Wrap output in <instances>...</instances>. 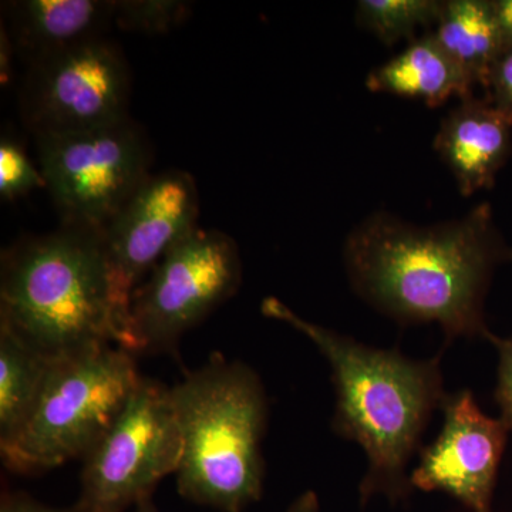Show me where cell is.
Returning a JSON list of instances; mask_svg holds the SVG:
<instances>
[{"label": "cell", "instance_id": "cell-1", "mask_svg": "<svg viewBox=\"0 0 512 512\" xmlns=\"http://www.w3.org/2000/svg\"><path fill=\"white\" fill-rule=\"evenodd\" d=\"M510 255L488 202L427 227L373 212L343 245L359 298L402 325L436 323L448 342L487 339L485 298L495 268Z\"/></svg>", "mask_w": 512, "mask_h": 512}, {"label": "cell", "instance_id": "cell-2", "mask_svg": "<svg viewBox=\"0 0 512 512\" xmlns=\"http://www.w3.org/2000/svg\"><path fill=\"white\" fill-rule=\"evenodd\" d=\"M261 312L301 332L328 360L336 394L333 430L359 444L369 463L359 485L360 503L377 495L393 504L406 500L413 490L407 466L448 396L440 356L416 360L399 350L363 345L301 318L272 296L264 299Z\"/></svg>", "mask_w": 512, "mask_h": 512}, {"label": "cell", "instance_id": "cell-3", "mask_svg": "<svg viewBox=\"0 0 512 512\" xmlns=\"http://www.w3.org/2000/svg\"><path fill=\"white\" fill-rule=\"evenodd\" d=\"M0 323L50 362L119 346L103 231L60 225L3 251Z\"/></svg>", "mask_w": 512, "mask_h": 512}, {"label": "cell", "instance_id": "cell-4", "mask_svg": "<svg viewBox=\"0 0 512 512\" xmlns=\"http://www.w3.org/2000/svg\"><path fill=\"white\" fill-rule=\"evenodd\" d=\"M183 454L177 478L185 500L244 512L264 491L262 457L268 397L251 367L214 356L171 387Z\"/></svg>", "mask_w": 512, "mask_h": 512}, {"label": "cell", "instance_id": "cell-5", "mask_svg": "<svg viewBox=\"0 0 512 512\" xmlns=\"http://www.w3.org/2000/svg\"><path fill=\"white\" fill-rule=\"evenodd\" d=\"M141 377L133 355L114 345L55 360L28 420L0 444L3 464L29 476L86 457Z\"/></svg>", "mask_w": 512, "mask_h": 512}, {"label": "cell", "instance_id": "cell-6", "mask_svg": "<svg viewBox=\"0 0 512 512\" xmlns=\"http://www.w3.org/2000/svg\"><path fill=\"white\" fill-rule=\"evenodd\" d=\"M241 282L235 239L218 229H195L134 292L119 348L131 355L174 350L185 332L237 293Z\"/></svg>", "mask_w": 512, "mask_h": 512}, {"label": "cell", "instance_id": "cell-7", "mask_svg": "<svg viewBox=\"0 0 512 512\" xmlns=\"http://www.w3.org/2000/svg\"><path fill=\"white\" fill-rule=\"evenodd\" d=\"M35 140L60 225L103 231L150 175V144L131 119Z\"/></svg>", "mask_w": 512, "mask_h": 512}, {"label": "cell", "instance_id": "cell-8", "mask_svg": "<svg viewBox=\"0 0 512 512\" xmlns=\"http://www.w3.org/2000/svg\"><path fill=\"white\" fill-rule=\"evenodd\" d=\"M183 454L171 387L141 377L99 443L83 458L79 512H124L153 498Z\"/></svg>", "mask_w": 512, "mask_h": 512}, {"label": "cell", "instance_id": "cell-9", "mask_svg": "<svg viewBox=\"0 0 512 512\" xmlns=\"http://www.w3.org/2000/svg\"><path fill=\"white\" fill-rule=\"evenodd\" d=\"M130 90L120 47L94 37L29 64L20 113L33 136L113 126L130 119Z\"/></svg>", "mask_w": 512, "mask_h": 512}, {"label": "cell", "instance_id": "cell-10", "mask_svg": "<svg viewBox=\"0 0 512 512\" xmlns=\"http://www.w3.org/2000/svg\"><path fill=\"white\" fill-rule=\"evenodd\" d=\"M198 217L194 177L171 168L148 175L103 229L120 338L134 292L170 249L200 228Z\"/></svg>", "mask_w": 512, "mask_h": 512}, {"label": "cell", "instance_id": "cell-11", "mask_svg": "<svg viewBox=\"0 0 512 512\" xmlns=\"http://www.w3.org/2000/svg\"><path fill=\"white\" fill-rule=\"evenodd\" d=\"M439 437L421 451L410 474L413 488L441 491L471 512H491L508 430L504 421L481 412L473 393L448 394Z\"/></svg>", "mask_w": 512, "mask_h": 512}, {"label": "cell", "instance_id": "cell-12", "mask_svg": "<svg viewBox=\"0 0 512 512\" xmlns=\"http://www.w3.org/2000/svg\"><path fill=\"white\" fill-rule=\"evenodd\" d=\"M437 156L471 197L494 187L512 151V119L488 99L460 101L441 120L433 141Z\"/></svg>", "mask_w": 512, "mask_h": 512}, {"label": "cell", "instance_id": "cell-13", "mask_svg": "<svg viewBox=\"0 0 512 512\" xmlns=\"http://www.w3.org/2000/svg\"><path fill=\"white\" fill-rule=\"evenodd\" d=\"M5 9L13 46L32 64L101 37L114 23L116 0H19Z\"/></svg>", "mask_w": 512, "mask_h": 512}, {"label": "cell", "instance_id": "cell-14", "mask_svg": "<svg viewBox=\"0 0 512 512\" xmlns=\"http://www.w3.org/2000/svg\"><path fill=\"white\" fill-rule=\"evenodd\" d=\"M366 89L441 107L457 97H474L470 76L441 47L433 32L417 37L402 53L367 74Z\"/></svg>", "mask_w": 512, "mask_h": 512}, {"label": "cell", "instance_id": "cell-15", "mask_svg": "<svg viewBox=\"0 0 512 512\" xmlns=\"http://www.w3.org/2000/svg\"><path fill=\"white\" fill-rule=\"evenodd\" d=\"M431 32L474 84L484 89L491 66L504 49L493 0H443L439 22Z\"/></svg>", "mask_w": 512, "mask_h": 512}, {"label": "cell", "instance_id": "cell-16", "mask_svg": "<svg viewBox=\"0 0 512 512\" xmlns=\"http://www.w3.org/2000/svg\"><path fill=\"white\" fill-rule=\"evenodd\" d=\"M45 356L0 323V444L28 420L49 373Z\"/></svg>", "mask_w": 512, "mask_h": 512}, {"label": "cell", "instance_id": "cell-17", "mask_svg": "<svg viewBox=\"0 0 512 512\" xmlns=\"http://www.w3.org/2000/svg\"><path fill=\"white\" fill-rule=\"evenodd\" d=\"M441 8L443 0H359L355 20L383 45L394 46L413 42L420 28L437 25Z\"/></svg>", "mask_w": 512, "mask_h": 512}, {"label": "cell", "instance_id": "cell-18", "mask_svg": "<svg viewBox=\"0 0 512 512\" xmlns=\"http://www.w3.org/2000/svg\"><path fill=\"white\" fill-rule=\"evenodd\" d=\"M191 9L183 0H116L114 23L126 32L165 35L187 22Z\"/></svg>", "mask_w": 512, "mask_h": 512}, {"label": "cell", "instance_id": "cell-19", "mask_svg": "<svg viewBox=\"0 0 512 512\" xmlns=\"http://www.w3.org/2000/svg\"><path fill=\"white\" fill-rule=\"evenodd\" d=\"M37 188H46L45 177L18 141H0V197L13 201Z\"/></svg>", "mask_w": 512, "mask_h": 512}, {"label": "cell", "instance_id": "cell-20", "mask_svg": "<svg viewBox=\"0 0 512 512\" xmlns=\"http://www.w3.org/2000/svg\"><path fill=\"white\" fill-rule=\"evenodd\" d=\"M487 340L493 343L498 353L497 389L495 400L501 410V420L512 431V336L500 338L488 333Z\"/></svg>", "mask_w": 512, "mask_h": 512}, {"label": "cell", "instance_id": "cell-21", "mask_svg": "<svg viewBox=\"0 0 512 512\" xmlns=\"http://www.w3.org/2000/svg\"><path fill=\"white\" fill-rule=\"evenodd\" d=\"M484 90L485 99L512 119V49H503L495 59Z\"/></svg>", "mask_w": 512, "mask_h": 512}, {"label": "cell", "instance_id": "cell-22", "mask_svg": "<svg viewBox=\"0 0 512 512\" xmlns=\"http://www.w3.org/2000/svg\"><path fill=\"white\" fill-rule=\"evenodd\" d=\"M0 512H79L76 507L53 508L20 491H3Z\"/></svg>", "mask_w": 512, "mask_h": 512}, {"label": "cell", "instance_id": "cell-23", "mask_svg": "<svg viewBox=\"0 0 512 512\" xmlns=\"http://www.w3.org/2000/svg\"><path fill=\"white\" fill-rule=\"evenodd\" d=\"M495 19L504 49H512V0H493Z\"/></svg>", "mask_w": 512, "mask_h": 512}, {"label": "cell", "instance_id": "cell-24", "mask_svg": "<svg viewBox=\"0 0 512 512\" xmlns=\"http://www.w3.org/2000/svg\"><path fill=\"white\" fill-rule=\"evenodd\" d=\"M15 52L8 28L2 25V30H0V80H2L3 86H8L12 79V57Z\"/></svg>", "mask_w": 512, "mask_h": 512}, {"label": "cell", "instance_id": "cell-25", "mask_svg": "<svg viewBox=\"0 0 512 512\" xmlns=\"http://www.w3.org/2000/svg\"><path fill=\"white\" fill-rule=\"evenodd\" d=\"M319 498L315 491L309 490L299 495L293 501L291 507L286 512H319Z\"/></svg>", "mask_w": 512, "mask_h": 512}, {"label": "cell", "instance_id": "cell-26", "mask_svg": "<svg viewBox=\"0 0 512 512\" xmlns=\"http://www.w3.org/2000/svg\"><path fill=\"white\" fill-rule=\"evenodd\" d=\"M136 512H160L157 510L156 504L153 503V498L141 501L136 505Z\"/></svg>", "mask_w": 512, "mask_h": 512}, {"label": "cell", "instance_id": "cell-27", "mask_svg": "<svg viewBox=\"0 0 512 512\" xmlns=\"http://www.w3.org/2000/svg\"><path fill=\"white\" fill-rule=\"evenodd\" d=\"M510 259H511V261H512V249H511V255H510Z\"/></svg>", "mask_w": 512, "mask_h": 512}]
</instances>
